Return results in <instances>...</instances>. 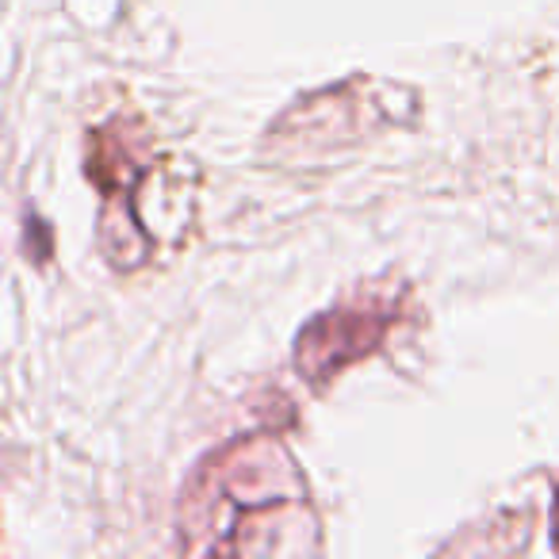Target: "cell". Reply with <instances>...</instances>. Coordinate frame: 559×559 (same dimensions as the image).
Segmentation results:
<instances>
[{"instance_id": "cell-1", "label": "cell", "mask_w": 559, "mask_h": 559, "mask_svg": "<svg viewBox=\"0 0 559 559\" xmlns=\"http://www.w3.org/2000/svg\"><path fill=\"white\" fill-rule=\"evenodd\" d=\"M180 548L188 556H314L322 521L304 472L272 433L207 456L188 479L177 510Z\"/></svg>"}, {"instance_id": "cell-2", "label": "cell", "mask_w": 559, "mask_h": 559, "mask_svg": "<svg viewBox=\"0 0 559 559\" xmlns=\"http://www.w3.org/2000/svg\"><path fill=\"white\" fill-rule=\"evenodd\" d=\"M185 169L180 157L157 154L154 134L142 119L116 116L85 139V173L100 192V253L116 272H139L162 253L154 226L146 223V192L162 188Z\"/></svg>"}, {"instance_id": "cell-3", "label": "cell", "mask_w": 559, "mask_h": 559, "mask_svg": "<svg viewBox=\"0 0 559 559\" xmlns=\"http://www.w3.org/2000/svg\"><path fill=\"white\" fill-rule=\"evenodd\" d=\"M411 314L406 288H360L307 322L296 337V372L311 388H326L330 380L353 368L357 360L383 349L391 330Z\"/></svg>"}, {"instance_id": "cell-4", "label": "cell", "mask_w": 559, "mask_h": 559, "mask_svg": "<svg viewBox=\"0 0 559 559\" xmlns=\"http://www.w3.org/2000/svg\"><path fill=\"white\" fill-rule=\"evenodd\" d=\"M556 548H559V490H556Z\"/></svg>"}]
</instances>
